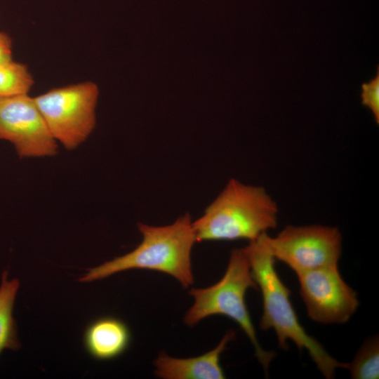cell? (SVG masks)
<instances>
[{
    "mask_svg": "<svg viewBox=\"0 0 379 379\" xmlns=\"http://www.w3.org/2000/svg\"><path fill=\"white\" fill-rule=\"evenodd\" d=\"M361 103L372 112L375 121L379 123V69L376 75L368 83L361 85Z\"/></svg>",
    "mask_w": 379,
    "mask_h": 379,
    "instance_id": "obj_14",
    "label": "cell"
},
{
    "mask_svg": "<svg viewBox=\"0 0 379 379\" xmlns=\"http://www.w3.org/2000/svg\"><path fill=\"white\" fill-rule=\"evenodd\" d=\"M278 215L277 201L264 187L231 178L192 227L197 242L251 241L275 228Z\"/></svg>",
    "mask_w": 379,
    "mask_h": 379,
    "instance_id": "obj_3",
    "label": "cell"
},
{
    "mask_svg": "<svg viewBox=\"0 0 379 379\" xmlns=\"http://www.w3.org/2000/svg\"><path fill=\"white\" fill-rule=\"evenodd\" d=\"M347 369L353 379L378 378V337L369 338L363 343L352 361L347 364Z\"/></svg>",
    "mask_w": 379,
    "mask_h": 379,
    "instance_id": "obj_13",
    "label": "cell"
},
{
    "mask_svg": "<svg viewBox=\"0 0 379 379\" xmlns=\"http://www.w3.org/2000/svg\"><path fill=\"white\" fill-rule=\"evenodd\" d=\"M98 95L97 85L87 81L52 88L34 99L53 138L71 150L95 126Z\"/></svg>",
    "mask_w": 379,
    "mask_h": 379,
    "instance_id": "obj_5",
    "label": "cell"
},
{
    "mask_svg": "<svg viewBox=\"0 0 379 379\" xmlns=\"http://www.w3.org/2000/svg\"><path fill=\"white\" fill-rule=\"evenodd\" d=\"M0 139L11 142L20 157H44L57 153L51 134L34 98H0Z\"/></svg>",
    "mask_w": 379,
    "mask_h": 379,
    "instance_id": "obj_8",
    "label": "cell"
},
{
    "mask_svg": "<svg viewBox=\"0 0 379 379\" xmlns=\"http://www.w3.org/2000/svg\"><path fill=\"white\" fill-rule=\"evenodd\" d=\"M8 274L7 270L2 272L0 286V354L5 349L17 350L20 347L16 323L13 317V308L20 281L17 279L8 281Z\"/></svg>",
    "mask_w": 379,
    "mask_h": 379,
    "instance_id": "obj_11",
    "label": "cell"
},
{
    "mask_svg": "<svg viewBox=\"0 0 379 379\" xmlns=\"http://www.w3.org/2000/svg\"><path fill=\"white\" fill-rule=\"evenodd\" d=\"M308 317L323 324L347 322L359 301L356 291L342 278L338 266L296 274Z\"/></svg>",
    "mask_w": 379,
    "mask_h": 379,
    "instance_id": "obj_7",
    "label": "cell"
},
{
    "mask_svg": "<svg viewBox=\"0 0 379 379\" xmlns=\"http://www.w3.org/2000/svg\"><path fill=\"white\" fill-rule=\"evenodd\" d=\"M84 345L87 352L98 360H110L122 354L128 347L131 333L121 319L103 317L86 328Z\"/></svg>",
    "mask_w": 379,
    "mask_h": 379,
    "instance_id": "obj_10",
    "label": "cell"
},
{
    "mask_svg": "<svg viewBox=\"0 0 379 379\" xmlns=\"http://www.w3.org/2000/svg\"><path fill=\"white\" fill-rule=\"evenodd\" d=\"M12 60V40L9 35L0 32V63Z\"/></svg>",
    "mask_w": 379,
    "mask_h": 379,
    "instance_id": "obj_15",
    "label": "cell"
},
{
    "mask_svg": "<svg viewBox=\"0 0 379 379\" xmlns=\"http://www.w3.org/2000/svg\"><path fill=\"white\" fill-rule=\"evenodd\" d=\"M234 337L235 332L228 331L215 348L198 357L181 359L160 354L154 362V374L164 379L225 378L220 356Z\"/></svg>",
    "mask_w": 379,
    "mask_h": 379,
    "instance_id": "obj_9",
    "label": "cell"
},
{
    "mask_svg": "<svg viewBox=\"0 0 379 379\" xmlns=\"http://www.w3.org/2000/svg\"><path fill=\"white\" fill-rule=\"evenodd\" d=\"M265 234L243 248L252 277L261 291L262 314L260 328L262 331L273 329L279 347L283 350L288 349L289 340L293 342L298 350H305L322 375L332 379L336 370L347 368V364L333 358L300 324L290 299L291 291L275 269V259L267 248Z\"/></svg>",
    "mask_w": 379,
    "mask_h": 379,
    "instance_id": "obj_1",
    "label": "cell"
},
{
    "mask_svg": "<svg viewBox=\"0 0 379 379\" xmlns=\"http://www.w3.org/2000/svg\"><path fill=\"white\" fill-rule=\"evenodd\" d=\"M265 240L274 258L296 274L338 266L342 253V234L336 227L287 225L275 237L265 233Z\"/></svg>",
    "mask_w": 379,
    "mask_h": 379,
    "instance_id": "obj_6",
    "label": "cell"
},
{
    "mask_svg": "<svg viewBox=\"0 0 379 379\" xmlns=\"http://www.w3.org/2000/svg\"><path fill=\"white\" fill-rule=\"evenodd\" d=\"M256 288L249 262L244 248L233 249L223 277L215 284L206 288H193L189 291L194 302L184 317L188 326L204 319L222 315L235 321L251 343L258 362L267 374L274 352L260 345L256 331L246 307L245 296L249 288Z\"/></svg>",
    "mask_w": 379,
    "mask_h": 379,
    "instance_id": "obj_4",
    "label": "cell"
},
{
    "mask_svg": "<svg viewBox=\"0 0 379 379\" xmlns=\"http://www.w3.org/2000/svg\"><path fill=\"white\" fill-rule=\"evenodd\" d=\"M142 239L132 251L89 269L81 282L102 279L114 274L141 269L164 272L187 288L194 283L191 254L197 242L190 213L170 225L152 226L138 223Z\"/></svg>",
    "mask_w": 379,
    "mask_h": 379,
    "instance_id": "obj_2",
    "label": "cell"
},
{
    "mask_svg": "<svg viewBox=\"0 0 379 379\" xmlns=\"http://www.w3.org/2000/svg\"><path fill=\"white\" fill-rule=\"evenodd\" d=\"M34 83L26 65L13 60L0 63V98L26 95Z\"/></svg>",
    "mask_w": 379,
    "mask_h": 379,
    "instance_id": "obj_12",
    "label": "cell"
}]
</instances>
